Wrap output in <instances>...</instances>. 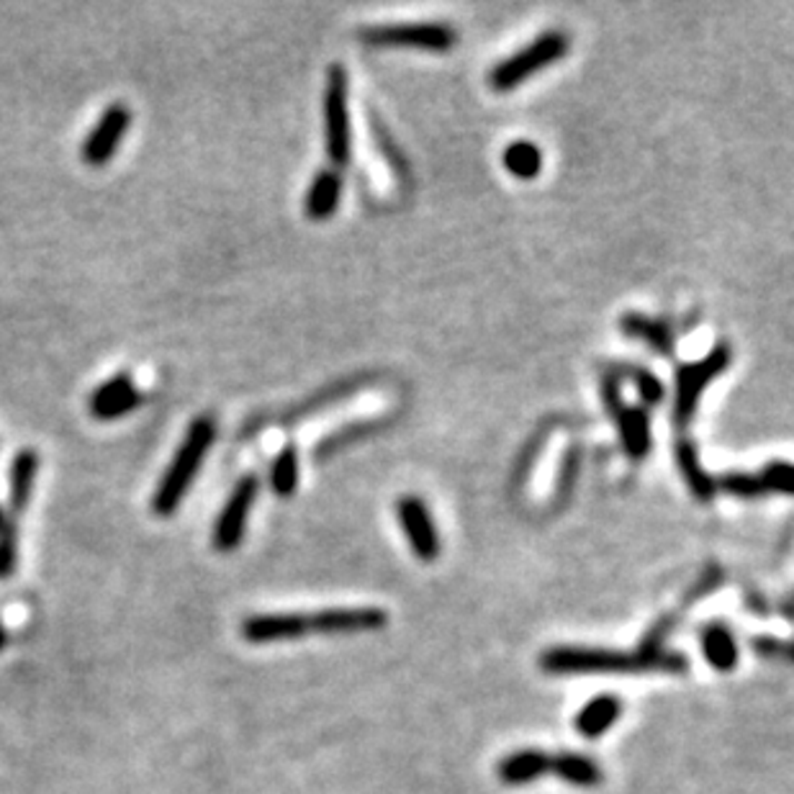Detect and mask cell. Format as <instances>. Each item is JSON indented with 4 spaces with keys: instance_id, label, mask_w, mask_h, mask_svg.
Wrapping results in <instances>:
<instances>
[{
    "instance_id": "obj_1",
    "label": "cell",
    "mask_w": 794,
    "mask_h": 794,
    "mask_svg": "<svg viewBox=\"0 0 794 794\" xmlns=\"http://www.w3.org/2000/svg\"><path fill=\"white\" fill-rule=\"evenodd\" d=\"M690 659L684 653L656 651V653H625L592 645H553L540 653V669L545 674H627V671H686Z\"/></svg>"
},
{
    "instance_id": "obj_2",
    "label": "cell",
    "mask_w": 794,
    "mask_h": 794,
    "mask_svg": "<svg viewBox=\"0 0 794 794\" xmlns=\"http://www.w3.org/2000/svg\"><path fill=\"white\" fill-rule=\"evenodd\" d=\"M217 440V424L211 416H199L191 422L183 442L175 450V458L170 461L165 476L160 479L152 496V512L158 517H170L183 504V499L191 489L193 479L199 476L203 461H207L211 445Z\"/></svg>"
},
{
    "instance_id": "obj_3",
    "label": "cell",
    "mask_w": 794,
    "mask_h": 794,
    "mask_svg": "<svg viewBox=\"0 0 794 794\" xmlns=\"http://www.w3.org/2000/svg\"><path fill=\"white\" fill-rule=\"evenodd\" d=\"M569 37L563 31H545L540 34L530 47L520 49L517 54L506 57L504 62H499L494 70H491L489 83L499 93H506V90H514L517 86L525 83L527 78L535 76V72L551 68L553 62H559L563 54L569 52Z\"/></svg>"
},
{
    "instance_id": "obj_4",
    "label": "cell",
    "mask_w": 794,
    "mask_h": 794,
    "mask_svg": "<svg viewBox=\"0 0 794 794\" xmlns=\"http://www.w3.org/2000/svg\"><path fill=\"white\" fill-rule=\"evenodd\" d=\"M727 363H731V350L725 345H717L710 355L697 360V363L679 365L676 404H674V420L679 428H686V424L694 420L702 391L707 389L710 381H715L717 375L725 371Z\"/></svg>"
},
{
    "instance_id": "obj_5",
    "label": "cell",
    "mask_w": 794,
    "mask_h": 794,
    "mask_svg": "<svg viewBox=\"0 0 794 794\" xmlns=\"http://www.w3.org/2000/svg\"><path fill=\"white\" fill-rule=\"evenodd\" d=\"M324 124H326V158L332 165L350 162V111H348V72L342 64H332L324 90Z\"/></svg>"
},
{
    "instance_id": "obj_6",
    "label": "cell",
    "mask_w": 794,
    "mask_h": 794,
    "mask_svg": "<svg viewBox=\"0 0 794 794\" xmlns=\"http://www.w3.org/2000/svg\"><path fill=\"white\" fill-rule=\"evenodd\" d=\"M360 39L371 47H406L424 52H450L458 34L448 23H399V27H368Z\"/></svg>"
},
{
    "instance_id": "obj_7",
    "label": "cell",
    "mask_w": 794,
    "mask_h": 794,
    "mask_svg": "<svg viewBox=\"0 0 794 794\" xmlns=\"http://www.w3.org/2000/svg\"><path fill=\"white\" fill-rule=\"evenodd\" d=\"M258 489L260 484L255 476H242L237 481V486L232 489L224 506H221L219 517L214 522V532H211V543H214L219 553H229L242 545L252 504H255L258 499Z\"/></svg>"
},
{
    "instance_id": "obj_8",
    "label": "cell",
    "mask_w": 794,
    "mask_h": 794,
    "mask_svg": "<svg viewBox=\"0 0 794 794\" xmlns=\"http://www.w3.org/2000/svg\"><path fill=\"white\" fill-rule=\"evenodd\" d=\"M132 127V111L127 103H111L109 109L101 113V119L96 121V127L90 129L83 142V160L90 168H103L113 154L119 152L121 142Z\"/></svg>"
},
{
    "instance_id": "obj_9",
    "label": "cell",
    "mask_w": 794,
    "mask_h": 794,
    "mask_svg": "<svg viewBox=\"0 0 794 794\" xmlns=\"http://www.w3.org/2000/svg\"><path fill=\"white\" fill-rule=\"evenodd\" d=\"M399 525L404 530L409 540V547L416 559L424 563H432L440 555V535L435 527V520L428 510V504L416 496H404L396 504Z\"/></svg>"
},
{
    "instance_id": "obj_10",
    "label": "cell",
    "mask_w": 794,
    "mask_h": 794,
    "mask_svg": "<svg viewBox=\"0 0 794 794\" xmlns=\"http://www.w3.org/2000/svg\"><path fill=\"white\" fill-rule=\"evenodd\" d=\"M139 404H142V391L137 389L134 379L129 373H119L90 394L88 412L101 422H113L134 412Z\"/></svg>"
},
{
    "instance_id": "obj_11",
    "label": "cell",
    "mask_w": 794,
    "mask_h": 794,
    "mask_svg": "<svg viewBox=\"0 0 794 794\" xmlns=\"http://www.w3.org/2000/svg\"><path fill=\"white\" fill-rule=\"evenodd\" d=\"M242 637L248 643H283L299 641L311 633V620L301 612H281V615H250L242 622Z\"/></svg>"
},
{
    "instance_id": "obj_12",
    "label": "cell",
    "mask_w": 794,
    "mask_h": 794,
    "mask_svg": "<svg viewBox=\"0 0 794 794\" xmlns=\"http://www.w3.org/2000/svg\"><path fill=\"white\" fill-rule=\"evenodd\" d=\"M311 630L316 633H368V630L386 627L389 615L379 607H330L309 615Z\"/></svg>"
},
{
    "instance_id": "obj_13",
    "label": "cell",
    "mask_w": 794,
    "mask_h": 794,
    "mask_svg": "<svg viewBox=\"0 0 794 794\" xmlns=\"http://www.w3.org/2000/svg\"><path fill=\"white\" fill-rule=\"evenodd\" d=\"M551 772V753L540 748H520L499 761L496 776L506 787H525Z\"/></svg>"
},
{
    "instance_id": "obj_14",
    "label": "cell",
    "mask_w": 794,
    "mask_h": 794,
    "mask_svg": "<svg viewBox=\"0 0 794 794\" xmlns=\"http://www.w3.org/2000/svg\"><path fill=\"white\" fill-rule=\"evenodd\" d=\"M620 715H622V700L617 694H610V692L596 694V697L589 700L586 705H581L574 717V727L586 741H596L602 738L610 727H615Z\"/></svg>"
},
{
    "instance_id": "obj_15",
    "label": "cell",
    "mask_w": 794,
    "mask_h": 794,
    "mask_svg": "<svg viewBox=\"0 0 794 794\" xmlns=\"http://www.w3.org/2000/svg\"><path fill=\"white\" fill-rule=\"evenodd\" d=\"M702 656L720 674H727L738 666V641L725 622H707L700 633Z\"/></svg>"
},
{
    "instance_id": "obj_16",
    "label": "cell",
    "mask_w": 794,
    "mask_h": 794,
    "mask_svg": "<svg viewBox=\"0 0 794 794\" xmlns=\"http://www.w3.org/2000/svg\"><path fill=\"white\" fill-rule=\"evenodd\" d=\"M551 772L563 780L571 787H600L604 780L602 766L596 764V758L584 756L576 751H563L551 756Z\"/></svg>"
},
{
    "instance_id": "obj_17",
    "label": "cell",
    "mask_w": 794,
    "mask_h": 794,
    "mask_svg": "<svg viewBox=\"0 0 794 794\" xmlns=\"http://www.w3.org/2000/svg\"><path fill=\"white\" fill-rule=\"evenodd\" d=\"M617 428L622 448L630 461H643L651 450V420L641 406H622L617 412Z\"/></svg>"
},
{
    "instance_id": "obj_18",
    "label": "cell",
    "mask_w": 794,
    "mask_h": 794,
    "mask_svg": "<svg viewBox=\"0 0 794 794\" xmlns=\"http://www.w3.org/2000/svg\"><path fill=\"white\" fill-rule=\"evenodd\" d=\"M37 473H39L37 450H31V448L19 450L11 463V494H8V502H11V510L16 514H21L23 510H27L31 496H34Z\"/></svg>"
},
{
    "instance_id": "obj_19",
    "label": "cell",
    "mask_w": 794,
    "mask_h": 794,
    "mask_svg": "<svg viewBox=\"0 0 794 794\" xmlns=\"http://www.w3.org/2000/svg\"><path fill=\"white\" fill-rule=\"evenodd\" d=\"M674 453H676L679 471H682V476H684L686 486H690L692 494L697 496L700 502H712V496H715L717 486H715V479H712L710 473L702 469L700 455H697V445H694L692 440L682 438L676 442Z\"/></svg>"
},
{
    "instance_id": "obj_20",
    "label": "cell",
    "mask_w": 794,
    "mask_h": 794,
    "mask_svg": "<svg viewBox=\"0 0 794 794\" xmlns=\"http://www.w3.org/2000/svg\"><path fill=\"white\" fill-rule=\"evenodd\" d=\"M340 195H342V180L334 170H322V173H316L306 193V217L314 221L330 219L340 207Z\"/></svg>"
},
{
    "instance_id": "obj_21",
    "label": "cell",
    "mask_w": 794,
    "mask_h": 794,
    "mask_svg": "<svg viewBox=\"0 0 794 794\" xmlns=\"http://www.w3.org/2000/svg\"><path fill=\"white\" fill-rule=\"evenodd\" d=\"M620 326L627 338L649 342V345L653 350H659L661 355H669L671 350H674V338H671V330L663 322H656V319L643 316V314H625L622 316Z\"/></svg>"
},
{
    "instance_id": "obj_22",
    "label": "cell",
    "mask_w": 794,
    "mask_h": 794,
    "mask_svg": "<svg viewBox=\"0 0 794 794\" xmlns=\"http://www.w3.org/2000/svg\"><path fill=\"white\" fill-rule=\"evenodd\" d=\"M502 162H504L506 173H512L520 180H532L540 175V170H543V152H540L532 142L517 139V142H512L510 147H506L502 154Z\"/></svg>"
},
{
    "instance_id": "obj_23",
    "label": "cell",
    "mask_w": 794,
    "mask_h": 794,
    "mask_svg": "<svg viewBox=\"0 0 794 794\" xmlns=\"http://www.w3.org/2000/svg\"><path fill=\"white\" fill-rule=\"evenodd\" d=\"M270 484L278 496L289 499L297 494L299 486V453L293 445H285L273 461V471H270Z\"/></svg>"
},
{
    "instance_id": "obj_24",
    "label": "cell",
    "mask_w": 794,
    "mask_h": 794,
    "mask_svg": "<svg viewBox=\"0 0 794 794\" xmlns=\"http://www.w3.org/2000/svg\"><path fill=\"white\" fill-rule=\"evenodd\" d=\"M16 566H19V525L6 520L0 527V581L11 579Z\"/></svg>"
},
{
    "instance_id": "obj_25",
    "label": "cell",
    "mask_w": 794,
    "mask_h": 794,
    "mask_svg": "<svg viewBox=\"0 0 794 794\" xmlns=\"http://www.w3.org/2000/svg\"><path fill=\"white\" fill-rule=\"evenodd\" d=\"M715 486H720L725 491V494L738 496V499H756L764 494V486H761V479L753 476V473H725V476H720V481H715Z\"/></svg>"
},
{
    "instance_id": "obj_26",
    "label": "cell",
    "mask_w": 794,
    "mask_h": 794,
    "mask_svg": "<svg viewBox=\"0 0 794 794\" xmlns=\"http://www.w3.org/2000/svg\"><path fill=\"white\" fill-rule=\"evenodd\" d=\"M761 486L766 491H774V494L790 496L792 494V465L787 461H774L768 463L764 471H761Z\"/></svg>"
},
{
    "instance_id": "obj_27",
    "label": "cell",
    "mask_w": 794,
    "mask_h": 794,
    "mask_svg": "<svg viewBox=\"0 0 794 794\" xmlns=\"http://www.w3.org/2000/svg\"><path fill=\"white\" fill-rule=\"evenodd\" d=\"M633 381L637 386V394L643 399V404L653 406L663 399V383L651 371H645V368H633Z\"/></svg>"
},
{
    "instance_id": "obj_28",
    "label": "cell",
    "mask_w": 794,
    "mask_h": 794,
    "mask_svg": "<svg viewBox=\"0 0 794 794\" xmlns=\"http://www.w3.org/2000/svg\"><path fill=\"white\" fill-rule=\"evenodd\" d=\"M674 625H676L674 617H663V620H659L656 625H653V627L649 630V633H645V637L641 641V649H637V651H641V653H656V651H661L663 637H666V635L671 633V630H674Z\"/></svg>"
},
{
    "instance_id": "obj_29",
    "label": "cell",
    "mask_w": 794,
    "mask_h": 794,
    "mask_svg": "<svg viewBox=\"0 0 794 794\" xmlns=\"http://www.w3.org/2000/svg\"><path fill=\"white\" fill-rule=\"evenodd\" d=\"M751 645H753V649H756L758 656H764V659H790L787 643L780 641V637L758 635L756 641H753Z\"/></svg>"
},
{
    "instance_id": "obj_30",
    "label": "cell",
    "mask_w": 794,
    "mask_h": 794,
    "mask_svg": "<svg viewBox=\"0 0 794 794\" xmlns=\"http://www.w3.org/2000/svg\"><path fill=\"white\" fill-rule=\"evenodd\" d=\"M602 399H604V406L610 409V414H615L622 409V391H620V375L615 373H607L602 379Z\"/></svg>"
},
{
    "instance_id": "obj_31",
    "label": "cell",
    "mask_w": 794,
    "mask_h": 794,
    "mask_svg": "<svg viewBox=\"0 0 794 794\" xmlns=\"http://www.w3.org/2000/svg\"><path fill=\"white\" fill-rule=\"evenodd\" d=\"M576 471H579V450H571L566 455V461H563V471H561V484H559V502L569 496L571 486H574L576 481Z\"/></svg>"
},
{
    "instance_id": "obj_32",
    "label": "cell",
    "mask_w": 794,
    "mask_h": 794,
    "mask_svg": "<svg viewBox=\"0 0 794 794\" xmlns=\"http://www.w3.org/2000/svg\"><path fill=\"white\" fill-rule=\"evenodd\" d=\"M720 584H723V574H720L717 569H710L707 574L700 579V584L692 589V592H690V600H686V602H697V600H702V596H705V594L715 592V589H717Z\"/></svg>"
},
{
    "instance_id": "obj_33",
    "label": "cell",
    "mask_w": 794,
    "mask_h": 794,
    "mask_svg": "<svg viewBox=\"0 0 794 794\" xmlns=\"http://www.w3.org/2000/svg\"><path fill=\"white\" fill-rule=\"evenodd\" d=\"M8 641V633H6V627H3V622H0V651H3V645Z\"/></svg>"
},
{
    "instance_id": "obj_34",
    "label": "cell",
    "mask_w": 794,
    "mask_h": 794,
    "mask_svg": "<svg viewBox=\"0 0 794 794\" xmlns=\"http://www.w3.org/2000/svg\"><path fill=\"white\" fill-rule=\"evenodd\" d=\"M6 525V512H3V506H0V527Z\"/></svg>"
}]
</instances>
